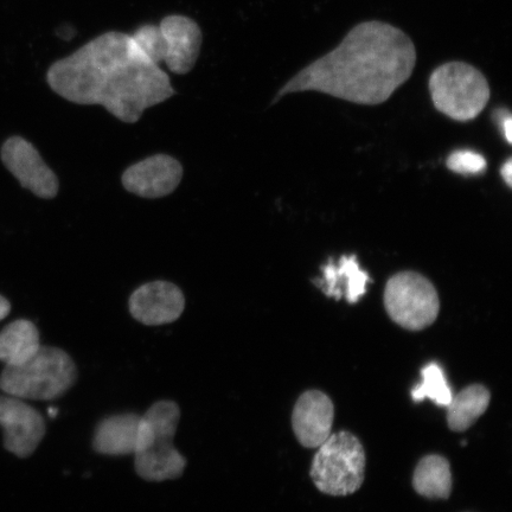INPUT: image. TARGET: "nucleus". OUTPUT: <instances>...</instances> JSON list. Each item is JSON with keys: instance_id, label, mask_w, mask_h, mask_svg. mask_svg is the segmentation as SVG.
Segmentation results:
<instances>
[{"instance_id": "obj_1", "label": "nucleus", "mask_w": 512, "mask_h": 512, "mask_svg": "<svg viewBox=\"0 0 512 512\" xmlns=\"http://www.w3.org/2000/svg\"><path fill=\"white\" fill-rule=\"evenodd\" d=\"M48 85L76 105H99L134 124L146 110L176 94L169 75L138 47L132 35L108 31L51 64Z\"/></svg>"}, {"instance_id": "obj_2", "label": "nucleus", "mask_w": 512, "mask_h": 512, "mask_svg": "<svg viewBox=\"0 0 512 512\" xmlns=\"http://www.w3.org/2000/svg\"><path fill=\"white\" fill-rule=\"evenodd\" d=\"M416 59L415 44L405 31L386 22H362L338 47L294 75L274 102L313 91L356 105H381L411 79Z\"/></svg>"}, {"instance_id": "obj_3", "label": "nucleus", "mask_w": 512, "mask_h": 512, "mask_svg": "<svg viewBox=\"0 0 512 512\" xmlns=\"http://www.w3.org/2000/svg\"><path fill=\"white\" fill-rule=\"evenodd\" d=\"M181 408L174 401L152 405L140 421L134 466L147 482H165L181 478L187 459L174 446Z\"/></svg>"}, {"instance_id": "obj_4", "label": "nucleus", "mask_w": 512, "mask_h": 512, "mask_svg": "<svg viewBox=\"0 0 512 512\" xmlns=\"http://www.w3.org/2000/svg\"><path fill=\"white\" fill-rule=\"evenodd\" d=\"M78 380L73 358L66 351L43 347L21 366H5L0 389L22 400L53 401L61 398Z\"/></svg>"}, {"instance_id": "obj_5", "label": "nucleus", "mask_w": 512, "mask_h": 512, "mask_svg": "<svg viewBox=\"0 0 512 512\" xmlns=\"http://www.w3.org/2000/svg\"><path fill=\"white\" fill-rule=\"evenodd\" d=\"M428 88L434 107L460 123L476 119L491 96L484 74L471 64L460 61L447 62L435 68Z\"/></svg>"}, {"instance_id": "obj_6", "label": "nucleus", "mask_w": 512, "mask_h": 512, "mask_svg": "<svg viewBox=\"0 0 512 512\" xmlns=\"http://www.w3.org/2000/svg\"><path fill=\"white\" fill-rule=\"evenodd\" d=\"M318 448L311 478L320 492L348 496L361 488L366 476V452L354 434H331Z\"/></svg>"}, {"instance_id": "obj_7", "label": "nucleus", "mask_w": 512, "mask_h": 512, "mask_svg": "<svg viewBox=\"0 0 512 512\" xmlns=\"http://www.w3.org/2000/svg\"><path fill=\"white\" fill-rule=\"evenodd\" d=\"M384 307L388 316L401 328L420 331L437 320L440 300L430 280L420 273L406 271L388 280Z\"/></svg>"}, {"instance_id": "obj_8", "label": "nucleus", "mask_w": 512, "mask_h": 512, "mask_svg": "<svg viewBox=\"0 0 512 512\" xmlns=\"http://www.w3.org/2000/svg\"><path fill=\"white\" fill-rule=\"evenodd\" d=\"M0 427L6 451L18 458H29L46 437L47 425L42 414L22 399L0 395Z\"/></svg>"}, {"instance_id": "obj_9", "label": "nucleus", "mask_w": 512, "mask_h": 512, "mask_svg": "<svg viewBox=\"0 0 512 512\" xmlns=\"http://www.w3.org/2000/svg\"><path fill=\"white\" fill-rule=\"evenodd\" d=\"M0 156L10 174L35 196L51 200L59 194V179L28 140L18 136L9 138Z\"/></svg>"}, {"instance_id": "obj_10", "label": "nucleus", "mask_w": 512, "mask_h": 512, "mask_svg": "<svg viewBox=\"0 0 512 512\" xmlns=\"http://www.w3.org/2000/svg\"><path fill=\"white\" fill-rule=\"evenodd\" d=\"M182 177L181 163L159 153L130 166L121 179L128 192L152 200L172 194L181 184Z\"/></svg>"}, {"instance_id": "obj_11", "label": "nucleus", "mask_w": 512, "mask_h": 512, "mask_svg": "<svg viewBox=\"0 0 512 512\" xmlns=\"http://www.w3.org/2000/svg\"><path fill=\"white\" fill-rule=\"evenodd\" d=\"M131 315L147 326L174 323L185 309V297L178 286L169 281H152L137 288L128 302Z\"/></svg>"}, {"instance_id": "obj_12", "label": "nucleus", "mask_w": 512, "mask_h": 512, "mask_svg": "<svg viewBox=\"0 0 512 512\" xmlns=\"http://www.w3.org/2000/svg\"><path fill=\"white\" fill-rule=\"evenodd\" d=\"M164 38V61L171 73L187 75L200 57L203 34L194 19L170 15L158 25Z\"/></svg>"}, {"instance_id": "obj_13", "label": "nucleus", "mask_w": 512, "mask_h": 512, "mask_svg": "<svg viewBox=\"0 0 512 512\" xmlns=\"http://www.w3.org/2000/svg\"><path fill=\"white\" fill-rule=\"evenodd\" d=\"M334 403L319 390H309L300 396L294 406L292 425L300 444L316 448L332 434L334 425Z\"/></svg>"}, {"instance_id": "obj_14", "label": "nucleus", "mask_w": 512, "mask_h": 512, "mask_svg": "<svg viewBox=\"0 0 512 512\" xmlns=\"http://www.w3.org/2000/svg\"><path fill=\"white\" fill-rule=\"evenodd\" d=\"M323 277L313 283L323 291L326 297L347 299L350 304H357L367 293L369 283L373 280L358 264L356 255H343L336 265L334 260L322 267Z\"/></svg>"}, {"instance_id": "obj_15", "label": "nucleus", "mask_w": 512, "mask_h": 512, "mask_svg": "<svg viewBox=\"0 0 512 512\" xmlns=\"http://www.w3.org/2000/svg\"><path fill=\"white\" fill-rule=\"evenodd\" d=\"M142 416L125 413L108 416L101 420L93 438L96 453L104 456H133L136 452Z\"/></svg>"}, {"instance_id": "obj_16", "label": "nucleus", "mask_w": 512, "mask_h": 512, "mask_svg": "<svg viewBox=\"0 0 512 512\" xmlns=\"http://www.w3.org/2000/svg\"><path fill=\"white\" fill-rule=\"evenodd\" d=\"M40 348V332L28 319L15 320L0 332V362L5 366H21Z\"/></svg>"}, {"instance_id": "obj_17", "label": "nucleus", "mask_w": 512, "mask_h": 512, "mask_svg": "<svg viewBox=\"0 0 512 512\" xmlns=\"http://www.w3.org/2000/svg\"><path fill=\"white\" fill-rule=\"evenodd\" d=\"M491 394L482 384H472L452 398L447 411V424L454 432H464L475 424L490 405Z\"/></svg>"}, {"instance_id": "obj_18", "label": "nucleus", "mask_w": 512, "mask_h": 512, "mask_svg": "<svg viewBox=\"0 0 512 512\" xmlns=\"http://www.w3.org/2000/svg\"><path fill=\"white\" fill-rule=\"evenodd\" d=\"M413 486L419 495L431 499H447L452 492V473L448 460L432 454L416 466Z\"/></svg>"}, {"instance_id": "obj_19", "label": "nucleus", "mask_w": 512, "mask_h": 512, "mask_svg": "<svg viewBox=\"0 0 512 512\" xmlns=\"http://www.w3.org/2000/svg\"><path fill=\"white\" fill-rule=\"evenodd\" d=\"M422 383L412 390V398L415 402L430 399L441 407L450 405L453 395L448 386L444 370L438 363L432 362L421 371Z\"/></svg>"}, {"instance_id": "obj_20", "label": "nucleus", "mask_w": 512, "mask_h": 512, "mask_svg": "<svg viewBox=\"0 0 512 512\" xmlns=\"http://www.w3.org/2000/svg\"><path fill=\"white\" fill-rule=\"evenodd\" d=\"M447 168L459 175H479L486 170V159L473 151H456L447 158Z\"/></svg>"}, {"instance_id": "obj_21", "label": "nucleus", "mask_w": 512, "mask_h": 512, "mask_svg": "<svg viewBox=\"0 0 512 512\" xmlns=\"http://www.w3.org/2000/svg\"><path fill=\"white\" fill-rule=\"evenodd\" d=\"M495 114L497 118V123L499 124V126H501V130L504 134L505 139H507V142L511 144L512 121L510 112L508 110H505V108H499V110H497Z\"/></svg>"}, {"instance_id": "obj_22", "label": "nucleus", "mask_w": 512, "mask_h": 512, "mask_svg": "<svg viewBox=\"0 0 512 512\" xmlns=\"http://www.w3.org/2000/svg\"><path fill=\"white\" fill-rule=\"evenodd\" d=\"M502 177L504 179V182L508 184V187L511 188L512 185V160L509 158L507 160V163L503 165L502 171H501Z\"/></svg>"}, {"instance_id": "obj_23", "label": "nucleus", "mask_w": 512, "mask_h": 512, "mask_svg": "<svg viewBox=\"0 0 512 512\" xmlns=\"http://www.w3.org/2000/svg\"><path fill=\"white\" fill-rule=\"evenodd\" d=\"M11 304L8 299L0 294V320L5 319L10 315Z\"/></svg>"}]
</instances>
